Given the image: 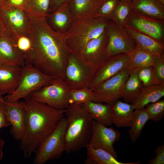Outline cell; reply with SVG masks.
I'll return each instance as SVG.
<instances>
[{"label": "cell", "instance_id": "10", "mask_svg": "<svg viewBox=\"0 0 164 164\" xmlns=\"http://www.w3.org/2000/svg\"><path fill=\"white\" fill-rule=\"evenodd\" d=\"M106 29L108 35L109 57L118 54L131 53L136 47V43L124 26L108 19Z\"/></svg>", "mask_w": 164, "mask_h": 164}, {"label": "cell", "instance_id": "8", "mask_svg": "<svg viewBox=\"0 0 164 164\" xmlns=\"http://www.w3.org/2000/svg\"><path fill=\"white\" fill-rule=\"evenodd\" d=\"M95 70L83 61L76 53L70 55L64 80L70 89L89 87Z\"/></svg>", "mask_w": 164, "mask_h": 164}, {"label": "cell", "instance_id": "34", "mask_svg": "<svg viewBox=\"0 0 164 164\" xmlns=\"http://www.w3.org/2000/svg\"><path fill=\"white\" fill-rule=\"evenodd\" d=\"M146 109L150 119L158 122L164 117V100H159L147 104Z\"/></svg>", "mask_w": 164, "mask_h": 164}, {"label": "cell", "instance_id": "43", "mask_svg": "<svg viewBox=\"0 0 164 164\" xmlns=\"http://www.w3.org/2000/svg\"><path fill=\"white\" fill-rule=\"evenodd\" d=\"M5 145L4 141L0 138V161L3 158V149Z\"/></svg>", "mask_w": 164, "mask_h": 164}, {"label": "cell", "instance_id": "31", "mask_svg": "<svg viewBox=\"0 0 164 164\" xmlns=\"http://www.w3.org/2000/svg\"><path fill=\"white\" fill-rule=\"evenodd\" d=\"M93 90L89 87L79 89H70L69 104H83L93 99Z\"/></svg>", "mask_w": 164, "mask_h": 164}, {"label": "cell", "instance_id": "27", "mask_svg": "<svg viewBox=\"0 0 164 164\" xmlns=\"http://www.w3.org/2000/svg\"><path fill=\"white\" fill-rule=\"evenodd\" d=\"M87 148L86 162L92 164H138L140 162L124 163L117 159L108 152L101 149H95L88 145Z\"/></svg>", "mask_w": 164, "mask_h": 164}, {"label": "cell", "instance_id": "24", "mask_svg": "<svg viewBox=\"0 0 164 164\" xmlns=\"http://www.w3.org/2000/svg\"><path fill=\"white\" fill-rule=\"evenodd\" d=\"M84 104L86 109L91 114L94 121L107 127L112 124V105L92 100L87 101Z\"/></svg>", "mask_w": 164, "mask_h": 164}, {"label": "cell", "instance_id": "4", "mask_svg": "<svg viewBox=\"0 0 164 164\" xmlns=\"http://www.w3.org/2000/svg\"><path fill=\"white\" fill-rule=\"evenodd\" d=\"M108 20L93 16L74 19L63 34L70 52L80 51L89 41L101 34L106 28Z\"/></svg>", "mask_w": 164, "mask_h": 164}, {"label": "cell", "instance_id": "46", "mask_svg": "<svg viewBox=\"0 0 164 164\" xmlns=\"http://www.w3.org/2000/svg\"><path fill=\"white\" fill-rule=\"evenodd\" d=\"M4 100L3 97L2 96V95L0 93V101H2Z\"/></svg>", "mask_w": 164, "mask_h": 164}, {"label": "cell", "instance_id": "29", "mask_svg": "<svg viewBox=\"0 0 164 164\" xmlns=\"http://www.w3.org/2000/svg\"><path fill=\"white\" fill-rule=\"evenodd\" d=\"M155 57L136 46L131 56L129 62L131 71L152 66Z\"/></svg>", "mask_w": 164, "mask_h": 164}, {"label": "cell", "instance_id": "37", "mask_svg": "<svg viewBox=\"0 0 164 164\" xmlns=\"http://www.w3.org/2000/svg\"><path fill=\"white\" fill-rule=\"evenodd\" d=\"M16 39L18 47L23 53L25 57L31 49L32 44L31 40L28 35L19 36L16 38Z\"/></svg>", "mask_w": 164, "mask_h": 164}, {"label": "cell", "instance_id": "44", "mask_svg": "<svg viewBox=\"0 0 164 164\" xmlns=\"http://www.w3.org/2000/svg\"><path fill=\"white\" fill-rule=\"evenodd\" d=\"M133 0H120V1L121 2L129 3H132Z\"/></svg>", "mask_w": 164, "mask_h": 164}, {"label": "cell", "instance_id": "45", "mask_svg": "<svg viewBox=\"0 0 164 164\" xmlns=\"http://www.w3.org/2000/svg\"><path fill=\"white\" fill-rule=\"evenodd\" d=\"M5 0H0V7L2 6L4 3Z\"/></svg>", "mask_w": 164, "mask_h": 164}, {"label": "cell", "instance_id": "2", "mask_svg": "<svg viewBox=\"0 0 164 164\" xmlns=\"http://www.w3.org/2000/svg\"><path fill=\"white\" fill-rule=\"evenodd\" d=\"M25 107V130L19 147L26 158L35 153L64 116L66 109H59L28 97Z\"/></svg>", "mask_w": 164, "mask_h": 164}, {"label": "cell", "instance_id": "17", "mask_svg": "<svg viewBox=\"0 0 164 164\" xmlns=\"http://www.w3.org/2000/svg\"><path fill=\"white\" fill-rule=\"evenodd\" d=\"M5 102L7 118L11 126L10 133L15 140L20 141L23 137L25 130L24 101Z\"/></svg>", "mask_w": 164, "mask_h": 164}, {"label": "cell", "instance_id": "40", "mask_svg": "<svg viewBox=\"0 0 164 164\" xmlns=\"http://www.w3.org/2000/svg\"><path fill=\"white\" fill-rule=\"evenodd\" d=\"M10 126L7 118L5 111V102L4 100L0 101V129Z\"/></svg>", "mask_w": 164, "mask_h": 164}, {"label": "cell", "instance_id": "21", "mask_svg": "<svg viewBox=\"0 0 164 164\" xmlns=\"http://www.w3.org/2000/svg\"><path fill=\"white\" fill-rule=\"evenodd\" d=\"M134 110L132 104L118 100L112 105V124L118 128L130 127Z\"/></svg>", "mask_w": 164, "mask_h": 164}, {"label": "cell", "instance_id": "36", "mask_svg": "<svg viewBox=\"0 0 164 164\" xmlns=\"http://www.w3.org/2000/svg\"><path fill=\"white\" fill-rule=\"evenodd\" d=\"M152 66L158 80L164 83V54L155 57Z\"/></svg>", "mask_w": 164, "mask_h": 164}, {"label": "cell", "instance_id": "5", "mask_svg": "<svg viewBox=\"0 0 164 164\" xmlns=\"http://www.w3.org/2000/svg\"><path fill=\"white\" fill-rule=\"evenodd\" d=\"M53 77L41 72L33 66L26 63L22 67L19 81L12 94L3 98L8 102L19 101L28 97L32 93L49 84Z\"/></svg>", "mask_w": 164, "mask_h": 164}, {"label": "cell", "instance_id": "15", "mask_svg": "<svg viewBox=\"0 0 164 164\" xmlns=\"http://www.w3.org/2000/svg\"><path fill=\"white\" fill-rule=\"evenodd\" d=\"M120 132L113 128L107 127L94 121L92 134L88 145L93 148L104 149L117 158L113 144L120 139Z\"/></svg>", "mask_w": 164, "mask_h": 164}, {"label": "cell", "instance_id": "16", "mask_svg": "<svg viewBox=\"0 0 164 164\" xmlns=\"http://www.w3.org/2000/svg\"><path fill=\"white\" fill-rule=\"evenodd\" d=\"M25 64L24 55L18 47L16 38L6 32L0 36V66L22 67Z\"/></svg>", "mask_w": 164, "mask_h": 164}, {"label": "cell", "instance_id": "26", "mask_svg": "<svg viewBox=\"0 0 164 164\" xmlns=\"http://www.w3.org/2000/svg\"><path fill=\"white\" fill-rule=\"evenodd\" d=\"M139 70L135 69L131 71L129 76L124 84L121 98L123 99L125 102L132 104L143 87L138 76Z\"/></svg>", "mask_w": 164, "mask_h": 164}, {"label": "cell", "instance_id": "13", "mask_svg": "<svg viewBox=\"0 0 164 164\" xmlns=\"http://www.w3.org/2000/svg\"><path fill=\"white\" fill-rule=\"evenodd\" d=\"M125 25L164 44V20L152 18L132 10Z\"/></svg>", "mask_w": 164, "mask_h": 164}, {"label": "cell", "instance_id": "7", "mask_svg": "<svg viewBox=\"0 0 164 164\" xmlns=\"http://www.w3.org/2000/svg\"><path fill=\"white\" fill-rule=\"evenodd\" d=\"M70 90L64 80L53 78L49 84L32 93L28 97L55 108L65 109L69 104Z\"/></svg>", "mask_w": 164, "mask_h": 164}, {"label": "cell", "instance_id": "30", "mask_svg": "<svg viewBox=\"0 0 164 164\" xmlns=\"http://www.w3.org/2000/svg\"><path fill=\"white\" fill-rule=\"evenodd\" d=\"M132 10L131 3L120 1L111 20L124 26L126 23Z\"/></svg>", "mask_w": 164, "mask_h": 164}, {"label": "cell", "instance_id": "22", "mask_svg": "<svg viewBox=\"0 0 164 164\" xmlns=\"http://www.w3.org/2000/svg\"><path fill=\"white\" fill-rule=\"evenodd\" d=\"M132 10L155 19L164 20V4L159 0H133Z\"/></svg>", "mask_w": 164, "mask_h": 164}, {"label": "cell", "instance_id": "32", "mask_svg": "<svg viewBox=\"0 0 164 164\" xmlns=\"http://www.w3.org/2000/svg\"><path fill=\"white\" fill-rule=\"evenodd\" d=\"M120 0H103L93 17L111 20Z\"/></svg>", "mask_w": 164, "mask_h": 164}, {"label": "cell", "instance_id": "3", "mask_svg": "<svg viewBox=\"0 0 164 164\" xmlns=\"http://www.w3.org/2000/svg\"><path fill=\"white\" fill-rule=\"evenodd\" d=\"M65 109V151L70 153L88 145L94 120L83 103L70 104Z\"/></svg>", "mask_w": 164, "mask_h": 164}, {"label": "cell", "instance_id": "42", "mask_svg": "<svg viewBox=\"0 0 164 164\" xmlns=\"http://www.w3.org/2000/svg\"><path fill=\"white\" fill-rule=\"evenodd\" d=\"M6 32V29L5 25L2 21L0 20V36L4 35Z\"/></svg>", "mask_w": 164, "mask_h": 164}, {"label": "cell", "instance_id": "33", "mask_svg": "<svg viewBox=\"0 0 164 164\" xmlns=\"http://www.w3.org/2000/svg\"><path fill=\"white\" fill-rule=\"evenodd\" d=\"M50 0H32L30 15L46 17L50 13Z\"/></svg>", "mask_w": 164, "mask_h": 164}, {"label": "cell", "instance_id": "19", "mask_svg": "<svg viewBox=\"0 0 164 164\" xmlns=\"http://www.w3.org/2000/svg\"><path fill=\"white\" fill-rule=\"evenodd\" d=\"M46 18L49 25L53 30L62 34L68 30L75 19L68 3L49 13Z\"/></svg>", "mask_w": 164, "mask_h": 164}, {"label": "cell", "instance_id": "14", "mask_svg": "<svg viewBox=\"0 0 164 164\" xmlns=\"http://www.w3.org/2000/svg\"><path fill=\"white\" fill-rule=\"evenodd\" d=\"M131 53L110 56L95 70L89 88L93 90L100 84L120 73L129 63Z\"/></svg>", "mask_w": 164, "mask_h": 164}, {"label": "cell", "instance_id": "35", "mask_svg": "<svg viewBox=\"0 0 164 164\" xmlns=\"http://www.w3.org/2000/svg\"><path fill=\"white\" fill-rule=\"evenodd\" d=\"M139 78L143 86L162 84L157 79L152 66H150L139 70Z\"/></svg>", "mask_w": 164, "mask_h": 164}, {"label": "cell", "instance_id": "18", "mask_svg": "<svg viewBox=\"0 0 164 164\" xmlns=\"http://www.w3.org/2000/svg\"><path fill=\"white\" fill-rule=\"evenodd\" d=\"M124 26L135 40L136 46L157 56L164 54V44L127 25Z\"/></svg>", "mask_w": 164, "mask_h": 164}, {"label": "cell", "instance_id": "11", "mask_svg": "<svg viewBox=\"0 0 164 164\" xmlns=\"http://www.w3.org/2000/svg\"><path fill=\"white\" fill-rule=\"evenodd\" d=\"M108 35L106 28L100 36L89 41L80 51L74 53L95 70L109 57Z\"/></svg>", "mask_w": 164, "mask_h": 164}, {"label": "cell", "instance_id": "6", "mask_svg": "<svg viewBox=\"0 0 164 164\" xmlns=\"http://www.w3.org/2000/svg\"><path fill=\"white\" fill-rule=\"evenodd\" d=\"M67 121L65 116L35 152L34 164H44L59 158L65 151V136Z\"/></svg>", "mask_w": 164, "mask_h": 164}, {"label": "cell", "instance_id": "1", "mask_svg": "<svg viewBox=\"0 0 164 164\" xmlns=\"http://www.w3.org/2000/svg\"><path fill=\"white\" fill-rule=\"evenodd\" d=\"M29 17L28 36L32 46L25 56L26 63L48 76L64 80L70 52L63 34L53 30L46 17Z\"/></svg>", "mask_w": 164, "mask_h": 164}, {"label": "cell", "instance_id": "48", "mask_svg": "<svg viewBox=\"0 0 164 164\" xmlns=\"http://www.w3.org/2000/svg\"><path fill=\"white\" fill-rule=\"evenodd\" d=\"M1 10H0V20L1 19Z\"/></svg>", "mask_w": 164, "mask_h": 164}, {"label": "cell", "instance_id": "20", "mask_svg": "<svg viewBox=\"0 0 164 164\" xmlns=\"http://www.w3.org/2000/svg\"><path fill=\"white\" fill-rule=\"evenodd\" d=\"M22 67L0 66V93L2 95L12 93L18 84Z\"/></svg>", "mask_w": 164, "mask_h": 164}, {"label": "cell", "instance_id": "9", "mask_svg": "<svg viewBox=\"0 0 164 164\" xmlns=\"http://www.w3.org/2000/svg\"><path fill=\"white\" fill-rule=\"evenodd\" d=\"M130 72L129 63L118 73L100 84L93 90L92 101L113 104L121 98L123 86Z\"/></svg>", "mask_w": 164, "mask_h": 164}, {"label": "cell", "instance_id": "41", "mask_svg": "<svg viewBox=\"0 0 164 164\" xmlns=\"http://www.w3.org/2000/svg\"><path fill=\"white\" fill-rule=\"evenodd\" d=\"M70 0H50V13H52L63 5L67 4Z\"/></svg>", "mask_w": 164, "mask_h": 164}, {"label": "cell", "instance_id": "47", "mask_svg": "<svg viewBox=\"0 0 164 164\" xmlns=\"http://www.w3.org/2000/svg\"><path fill=\"white\" fill-rule=\"evenodd\" d=\"M163 4H164V0H159Z\"/></svg>", "mask_w": 164, "mask_h": 164}, {"label": "cell", "instance_id": "39", "mask_svg": "<svg viewBox=\"0 0 164 164\" xmlns=\"http://www.w3.org/2000/svg\"><path fill=\"white\" fill-rule=\"evenodd\" d=\"M156 156L148 162L149 164H164V145L157 146L155 151Z\"/></svg>", "mask_w": 164, "mask_h": 164}, {"label": "cell", "instance_id": "25", "mask_svg": "<svg viewBox=\"0 0 164 164\" xmlns=\"http://www.w3.org/2000/svg\"><path fill=\"white\" fill-rule=\"evenodd\" d=\"M103 0H70L69 9L74 19L92 17Z\"/></svg>", "mask_w": 164, "mask_h": 164}, {"label": "cell", "instance_id": "12", "mask_svg": "<svg viewBox=\"0 0 164 164\" xmlns=\"http://www.w3.org/2000/svg\"><path fill=\"white\" fill-rule=\"evenodd\" d=\"M0 8L1 19L5 25L6 32L16 38L28 35L30 19L27 12L12 7Z\"/></svg>", "mask_w": 164, "mask_h": 164}, {"label": "cell", "instance_id": "38", "mask_svg": "<svg viewBox=\"0 0 164 164\" xmlns=\"http://www.w3.org/2000/svg\"><path fill=\"white\" fill-rule=\"evenodd\" d=\"M31 1L32 0H5L2 6L14 7L28 12L30 8Z\"/></svg>", "mask_w": 164, "mask_h": 164}, {"label": "cell", "instance_id": "28", "mask_svg": "<svg viewBox=\"0 0 164 164\" xmlns=\"http://www.w3.org/2000/svg\"><path fill=\"white\" fill-rule=\"evenodd\" d=\"M149 120V115L145 108L134 110L128 130L129 137L132 142H136L140 137L142 129Z\"/></svg>", "mask_w": 164, "mask_h": 164}, {"label": "cell", "instance_id": "23", "mask_svg": "<svg viewBox=\"0 0 164 164\" xmlns=\"http://www.w3.org/2000/svg\"><path fill=\"white\" fill-rule=\"evenodd\" d=\"M164 96V83L143 86L137 98L131 104L134 109L142 108L156 101Z\"/></svg>", "mask_w": 164, "mask_h": 164}]
</instances>
